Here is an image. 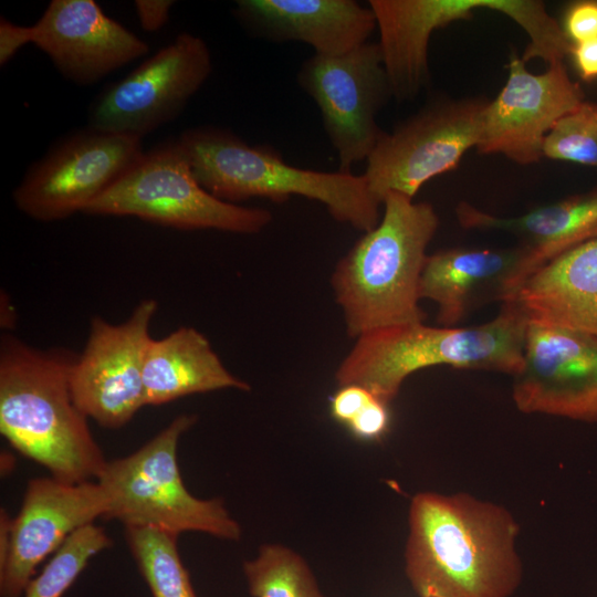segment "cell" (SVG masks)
Listing matches in <instances>:
<instances>
[{"label": "cell", "instance_id": "5bb4252c", "mask_svg": "<svg viewBox=\"0 0 597 597\" xmlns=\"http://www.w3.org/2000/svg\"><path fill=\"white\" fill-rule=\"evenodd\" d=\"M512 397L523 413L597 422V335L528 322Z\"/></svg>", "mask_w": 597, "mask_h": 597}, {"label": "cell", "instance_id": "8fae6325", "mask_svg": "<svg viewBox=\"0 0 597 597\" xmlns=\"http://www.w3.org/2000/svg\"><path fill=\"white\" fill-rule=\"evenodd\" d=\"M297 81L320 108L338 171L350 172L384 134L376 116L392 96L379 44L366 42L337 56L314 54L302 64Z\"/></svg>", "mask_w": 597, "mask_h": 597}, {"label": "cell", "instance_id": "cb8c5ba5", "mask_svg": "<svg viewBox=\"0 0 597 597\" xmlns=\"http://www.w3.org/2000/svg\"><path fill=\"white\" fill-rule=\"evenodd\" d=\"M243 573L252 597H326L303 557L283 545H262Z\"/></svg>", "mask_w": 597, "mask_h": 597}, {"label": "cell", "instance_id": "ac0fdd59", "mask_svg": "<svg viewBox=\"0 0 597 597\" xmlns=\"http://www.w3.org/2000/svg\"><path fill=\"white\" fill-rule=\"evenodd\" d=\"M533 273L530 252L521 244L442 250L428 255L419 296L436 303L440 326L454 327L483 304L512 301Z\"/></svg>", "mask_w": 597, "mask_h": 597}, {"label": "cell", "instance_id": "4dcf8cb0", "mask_svg": "<svg viewBox=\"0 0 597 597\" xmlns=\"http://www.w3.org/2000/svg\"><path fill=\"white\" fill-rule=\"evenodd\" d=\"M171 0H136L135 9L140 27L147 32H156L168 21Z\"/></svg>", "mask_w": 597, "mask_h": 597}, {"label": "cell", "instance_id": "4316f807", "mask_svg": "<svg viewBox=\"0 0 597 597\" xmlns=\"http://www.w3.org/2000/svg\"><path fill=\"white\" fill-rule=\"evenodd\" d=\"M573 44L597 38V1L573 3L566 14L563 28Z\"/></svg>", "mask_w": 597, "mask_h": 597}, {"label": "cell", "instance_id": "8992f818", "mask_svg": "<svg viewBox=\"0 0 597 597\" xmlns=\"http://www.w3.org/2000/svg\"><path fill=\"white\" fill-rule=\"evenodd\" d=\"M196 420L195 415H179L135 452L106 462L96 480L107 498L104 519L177 536L193 531L221 540L240 538L241 527L221 500L198 499L182 482L178 441Z\"/></svg>", "mask_w": 597, "mask_h": 597}, {"label": "cell", "instance_id": "44dd1931", "mask_svg": "<svg viewBox=\"0 0 597 597\" xmlns=\"http://www.w3.org/2000/svg\"><path fill=\"white\" fill-rule=\"evenodd\" d=\"M513 301L528 322L597 335V239L538 269Z\"/></svg>", "mask_w": 597, "mask_h": 597}, {"label": "cell", "instance_id": "277c9868", "mask_svg": "<svg viewBox=\"0 0 597 597\" xmlns=\"http://www.w3.org/2000/svg\"><path fill=\"white\" fill-rule=\"evenodd\" d=\"M528 318L515 301L476 326H428L423 322L375 329L357 341L338 366L339 387L358 385L389 405L405 379L420 369L447 365L515 376L523 365Z\"/></svg>", "mask_w": 597, "mask_h": 597}, {"label": "cell", "instance_id": "2e32d148", "mask_svg": "<svg viewBox=\"0 0 597 597\" xmlns=\"http://www.w3.org/2000/svg\"><path fill=\"white\" fill-rule=\"evenodd\" d=\"M107 507V498L96 481L29 480L21 509L11 520L7 551L0 557V596L23 597L38 566L76 530L104 517Z\"/></svg>", "mask_w": 597, "mask_h": 597}, {"label": "cell", "instance_id": "52a82bcc", "mask_svg": "<svg viewBox=\"0 0 597 597\" xmlns=\"http://www.w3.org/2000/svg\"><path fill=\"white\" fill-rule=\"evenodd\" d=\"M392 97L413 100L429 82L428 44L432 32L478 10L498 11L527 34L525 61L561 59L569 48L561 24L537 0H370Z\"/></svg>", "mask_w": 597, "mask_h": 597}, {"label": "cell", "instance_id": "7c38bea8", "mask_svg": "<svg viewBox=\"0 0 597 597\" xmlns=\"http://www.w3.org/2000/svg\"><path fill=\"white\" fill-rule=\"evenodd\" d=\"M157 311L155 298H144L122 323L91 318L84 349L71 367L70 386L80 410L102 427L121 428L146 406L143 368Z\"/></svg>", "mask_w": 597, "mask_h": 597}, {"label": "cell", "instance_id": "d4e9b609", "mask_svg": "<svg viewBox=\"0 0 597 597\" xmlns=\"http://www.w3.org/2000/svg\"><path fill=\"white\" fill-rule=\"evenodd\" d=\"M112 544L105 530L93 523L76 530L30 580L23 597H62L88 562Z\"/></svg>", "mask_w": 597, "mask_h": 597}, {"label": "cell", "instance_id": "7402d4cb", "mask_svg": "<svg viewBox=\"0 0 597 597\" xmlns=\"http://www.w3.org/2000/svg\"><path fill=\"white\" fill-rule=\"evenodd\" d=\"M143 383L146 406L165 405L193 394L251 388L227 369L208 338L190 326L149 341Z\"/></svg>", "mask_w": 597, "mask_h": 597}, {"label": "cell", "instance_id": "f546056e", "mask_svg": "<svg viewBox=\"0 0 597 597\" xmlns=\"http://www.w3.org/2000/svg\"><path fill=\"white\" fill-rule=\"evenodd\" d=\"M33 42V25H18L4 18L0 22V65H6L25 44Z\"/></svg>", "mask_w": 597, "mask_h": 597}, {"label": "cell", "instance_id": "484cf974", "mask_svg": "<svg viewBox=\"0 0 597 597\" xmlns=\"http://www.w3.org/2000/svg\"><path fill=\"white\" fill-rule=\"evenodd\" d=\"M543 157L597 167V103L584 101L545 137Z\"/></svg>", "mask_w": 597, "mask_h": 597}, {"label": "cell", "instance_id": "ba28073f", "mask_svg": "<svg viewBox=\"0 0 597 597\" xmlns=\"http://www.w3.org/2000/svg\"><path fill=\"white\" fill-rule=\"evenodd\" d=\"M88 214L134 216L181 230L214 229L254 234L270 211L219 200L197 181L176 142L157 147L83 210Z\"/></svg>", "mask_w": 597, "mask_h": 597}, {"label": "cell", "instance_id": "5b68a950", "mask_svg": "<svg viewBox=\"0 0 597 597\" xmlns=\"http://www.w3.org/2000/svg\"><path fill=\"white\" fill-rule=\"evenodd\" d=\"M208 192L224 202L250 198L283 202L301 196L323 203L339 222L367 232L380 221L383 203L364 175L303 169L266 146H252L213 127L188 129L175 140Z\"/></svg>", "mask_w": 597, "mask_h": 597}, {"label": "cell", "instance_id": "f1b7e54d", "mask_svg": "<svg viewBox=\"0 0 597 597\" xmlns=\"http://www.w3.org/2000/svg\"><path fill=\"white\" fill-rule=\"evenodd\" d=\"M386 404L374 398L347 426L362 439H377L389 426V412Z\"/></svg>", "mask_w": 597, "mask_h": 597}, {"label": "cell", "instance_id": "3957f363", "mask_svg": "<svg viewBox=\"0 0 597 597\" xmlns=\"http://www.w3.org/2000/svg\"><path fill=\"white\" fill-rule=\"evenodd\" d=\"M378 224L365 232L332 276L350 337L386 327L421 323L419 284L439 218L427 202L398 192L383 199Z\"/></svg>", "mask_w": 597, "mask_h": 597}, {"label": "cell", "instance_id": "6da1fadb", "mask_svg": "<svg viewBox=\"0 0 597 597\" xmlns=\"http://www.w3.org/2000/svg\"><path fill=\"white\" fill-rule=\"evenodd\" d=\"M405 573L419 597H510L523 577L520 526L503 505L469 493H417Z\"/></svg>", "mask_w": 597, "mask_h": 597}, {"label": "cell", "instance_id": "30bf717a", "mask_svg": "<svg viewBox=\"0 0 597 597\" xmlns=\"http://www.w3.org/2000/svg\"><path fill=\"white\" fill-rule=\"evenodd\" d=\"M144 154L136 136L90 127L63 139L33 164L13 190V202L38 221L66 219L83 212Z\"/></svg>", "mask_w": 597, "mask_h": 597}, {"label": "cell", "instance_id": "4fadbf2b", "mask_svg": "<svg viewBox=\"0 0 597 597\" xmlns=\"http://www.w3.org/2000/svg\"><path fill=\"white\" fill-rule=\"evenodd\" d=\"M211 69L206 42L191 33H180L101 94L90 109V127L142 139L180 114Z\"/></svg>", "mask_w": 597, "mask_h": 597}, {"label": "cell", "instance_id": "603a6c76", "mask_svg": "<svg viewBox=\"0 0 597 597\" xmlns=\"http://www.w3.org/2000/svg\"><path fill=\"white\" fill-rule=\"evenodd\" d=\"M125 537L153 597H197L177 548V535L126 527Z\"/></svg>", "mask_w": 597, "mask_h": 597}, {"label": "cell", "instance_id": "9c48e42d", "mask_svg": "<svg viewBox=\"0 0 597 597\" xmlns=\"http://www.w3.org/2000/svg\"><path fill=\"white\" fill-rule=\"evenodd\" d=\"M486 100H438L384 132L363 174L383 203L389 192L413 199L430 179L455 168L480 143Z\"/></svg>", "mask_w": 597, "mask_h": 597}, {"label": "cell", "instance_id": "d6a6232c", "mask_svg": "<svg viewBox=\"0 0 597 597\" xmlns=\"http://www.w3.org/2000/svg\"><path fill=\"white\" fill-rule=\"evenodd\" d=\"M17 314L10 296L3 291L1 293V327L10 331L15 325Z\"/></svg>", "mask_w": 597, "mask_h": 597}, {"label": "cell", "instance_id": "83f0119b", "mask_svg": "<svg viewBox=\"0 0 597 597\" xmlns=\"http://www.w3.org/2000/svg\"><path fill=\"white\" fill-rule=\"evenodd\" d=\"M374 398L376 397L362 386H342L332 398V416L348 425Z\"/></svg>", "mask_w": 597, "mask_h": 597}, {"label": "cell", "instance_id": "9a60e30c", "mask_svg": "<svg viewBox=\"0 0 597 597\" xmlns=\"http://www.w3.org/2000/svg\"><path fill=\"white\" fill-rule=\"evenodd\" d=\"M507 80L483 112L480 154H501L520 165L543 157L546 135L566 114L577 108L585 94L564 64L548 65L545 72L527 71L525 62L512 53Z\"/></svg>", "mask_w": 597, "mask_h": 597}, {"label": "cell", "instance_id": "ffe728a7", "mask_svg": "<svg viewBox=\"0 0 597 597\" xmlns=\"http://www.w3.org/2000/svg\"><path fill=\"white\" fill-rule=\"evenodd\" d=\"M464 229L495 230L520 239L534 273L563 253L597 239V187L515 217H500L461 201L455 208Z\"/></svg>", "mask_w": 597, "mask_h": 597}, {"label": "cell", "instance_id": "7a4b0ae2", "mask_svg": "<svg viewBox=\"0 0 597 597\" xmlns=\"http://www.w3.org/2000/svg\"><path fill=\"white\" fill-rule=\"evenodd\" d=\"M76 356L64 347H34L11 333L0 339V432L65 483L96 481L107 462L72 396Z\"/></svg>", "mask_w": 597, "mask_h": 597}, {"label": "cell", "instance_id": "e0dca14e", "mask_svg": "<svg viewBox=\"0 0 597 597\" xmlns=\"http://www.w3.org/2000/svg\"><path fill=\"white\" fill-rule=\"evenodd\" d=\"M32 43L80 85L98 82L149 49L94 0H52L33 24Z\"/></svg>", "mask_w": 597, "mask_h": 597}, {"label": "cell", "instance_id": "1f68e13d", "mask_svg": "<svg viewBox=\"0 0 597 597\" xmlns=\"http://www.w3.org/2000/svg\"><path fill=\"white\" fill-rule=\"evenodd\" d=\"M570 55L583 80L597 78V38L573 44Z\"/></svg>", "mask_w": 597, "mask_h": 597}, {"label": "cell", "instance_id": "d6986e66", "mask_svg": "<svg viewBox=\"0 0 597 597\" xmlns=\"http://www.w3.org/2000/svg\"><path fill=\"white\" fill-rule=\"evenodd\" d=\"M235 15L259 36L304 42L324 56L368 42L377 27L371 8L354 0H239Z\"/></svg>", "mask_w": 597, "mask_h": 597}]
</instances>
